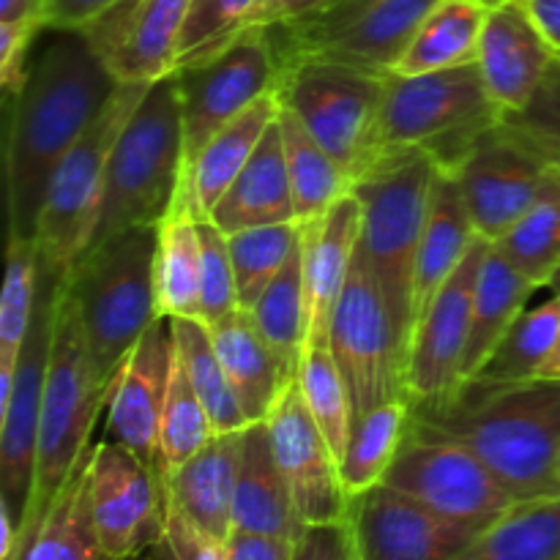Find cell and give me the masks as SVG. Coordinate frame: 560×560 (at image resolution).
Returning a JSON list of instances; mask_svg holds the SVG:
<instances>
[{
    "label": "cell",
    "mask_w": 560,
    "mask_h": 560,
    "mask_svg": "<svg viewBox=\"0 0 560 560\" xmlns=\"http://www.w3.org/2000/svg\"><path fill=\"white\" fill-rule=\"evenodd\" d=\"M293 539L252 530H233L224 541L228 560H293Z\"/></svg>",
    "instance_id": "51"
},
{
    "label": "cell",
    "mask_w": 560,
    "mask_h": 560,
    "mask_svg": "<svg viewBox=\"0 0 560 560\" xmlns=\"http://www.w3.org/2000/svg\"><path fill=\"white\" fill-rule=\"evenodd\" d=\"M279 96L277 91L262 96L260 102L252 104L246 113H241L233 124L224 126L217 137H211L200 156L195 159L191 170L186 173L180 195L175 200V208L189 211L195 219H208L217 202L222 200L224 191L230 189L241 170L255 156L257 145L268 135L279 115Z\"/></svg>",
    "instance_id": "25"
},
{
    "label": "cell",
    "mask_w": 560,
    "mask_h": 560,
    "mask_svg": "<svg viewBox=\"0 0 560 560\" xmlns=\"http://www.w3.org/2000/svg\"><path fill=\"white\" fill-rule=\"evenodd\" d=\"M386 80L388 74L381 71L301 58L279 66L277 96L342 164L353 184L383 151L377 124Z\"/></svg>",
    "instance_id": "8"
},
{
    "label": "cell",
    "mask_w": 560,
    "mask_h": 560,
    "mask_svg": "<svg viewBox=\"0 0 560 560\" xmlns=\"http://www.w3.org/2000/svg\"><path fill=\"white\" fill-rule=\"evenodd\" d=\"M277 126L282 137L290 186H293L295 217L299 222H310L326 213L345 195H350V178L342 164L312 137V131L284 104L279 107Z\"/></svg>",
    "instance_id": "33"
},
{
    "label": "cell",
    "mask_w": 560,
    "mask_h": 560,
    "mask_svg": "<svg viewBox=\"0 0 560 560\" xmlns=\"http://www.w3.org/2000/svg\"><path fill=\"white\" fill-rule=\"evenodd\" d=\"M91 452L85 454L71 479L60 490L44 517L42 528L33 534L14 560H113L98 541L96 523H93L91 492H88V465Z\"/></svg>",
    "instance_id": "34"
},
{
    "label": "cell",
    "mask_w": 560,
    "mask_h": 560,
    "mask_svg": "<svg viewBox=\"0 0 560 560\" xmlns=\"http://www.w3.org/2000/svg\"><path fill=\"white\" fill-rule=\"evenodd\" d=\"M184 184V120L175 77L153 82L109 153L102 206L85 252L135 228H159ZM82 252V255H85Z\"/></svg>",
    "instance_id": "5"
},
{
    "label": "cell",
    "mask_w": 560,
    "mask_h": 560,
    "mask_svg": "<svg viewBox=\"0 0 560 560\" xmlns=\"http://www.w3.org/2000/svg\"><path fill=\"white\" fill-rule=\"evenodd\" d=\"M9 107L5 191L9 235L36 241L47 186L60 159L102 115L120 85L82 31L44 27Z\"/></svg>",
    "instance_id": "1"
},
{
    "label": "cell",
    "mask_w": 560,
    "mask_h": 560,
    "mask_svg": "<svg viewBox=\"0 0 560 560\" xmlns=\"http://www.w3.org/2000/svg\"><path fill=\"white\" fill-rule=\"evenodd\" d=\"M550 293H552V295H560V271L556 273V277H552V282H550Z\"/></svg>",
    "instance_id": "58"
},
{
    "label": "cell",
    "mask_w": 560,
    "mask_h": 560,
    "mask_svg": "<svg viewBox=\"0 0 560 560\" xmlns=\"http://www.w3.org/2000/svg\"><path fill=\"white\" fill-rule=\"evenodd\" d=\"M501 118L476 63L416 77L388 74L377 137L381 148H421L438 170L454 173Z\"/></svg>",
    "instance_id": "7"
},
{
    "label": "cell",
    "mask_w": 560,
    "mask_h": 560,
    "mask_svg": "<svg viewBox=\"0 0 560 560\" xmlns=\"http://www.w3.org/2000/svg\"><path fill=\"white\" fill-rule=\"evenodd\" d=\"M156 310L167 320H202V238L200 219L173 208L159 224Z\"/></svg>",
    "instance_id": "32"
},
{
    "label": "cell",
    "mask_w": 560,
    "mask_h": 560,
    "mask_svg": "<svg viewBox=\"0 0 560 560\" xmlns=\"http://www.w3.org/2000/svg\"><path fill=\"white\" fill-rule=\"evenodd\" d=\"M120 0H47L44 11V27H66V31H82L93 20L113 9Z\"/></svg>",
    "instance_id": "52"
},
{
    "label": "cell",
    "mask_w": 560,
    "mask_h": 560,
    "mask_svg": "<svg viewBox=\"0 0 560 560\" xmlns=\"http://www.w3.org/2000/svg\"><path fill=\"white\" fill-rule=\"evenodd\" d=\"M361 202L345 195L326 213L301 222V268L306 293V348H328L334 312L359 255ZM304 348V350H306Z\"/></svg>",
    "instance_id": "23"
},
{
    "label": "cell",
    "mask_w": 560,
    "mask_h": 560,
    "mask_svg": "<svg viewBox=\"0 0 560 560\" xmlns=\"http://www.w3.org/2000/svg\"><path fill=\"white\" fill-rule=\"evenodd\" d=\"M523 3L547 44L560 55V0H523Z\"/></svg>",
    "instance_id": "54"
},
{
    "label": "cell",
    "mask_w": 560,
    "mask_h": 560,
    "mask_svg": "<svg viewBox=\"0 0 560 560\" xmlns=\"http://www.w3.org/2000/svg\"><path fill=\"white\" fill-rule=\"evenodd\" d=\"M438 0H375L334 25L282 22L268 27L279 66L301 58L359 66L392 74L410 38Z\"/></svg>",
    "instance_id": "15"
},
{
    "label": "cell",
    "mask_w": 560,
    "mask_h": 560,
    "mask_svg": "<svg viewBox=\"0 0 560 560\" xmlns=\"http://www.w3.org/2000/svg\"><path fill=\"white\" fill-rule=\"evenodd\" d=\"M173 560H228L224 541L213 539L197 528L178 506L167 498V517H164V541Z\"/></svg>",
    "instance_id": "49"
},
{
    "label": "cell",
    "mask_w": 560,
    "mask_h": 560,
    "mask_svg": "<svg viewBox=\"0 0 560 560\" xmlns=\"http://www.w3.org/2000/svg\"><path fill=\"white\" fill-rule=\"evenodd\" d=\"M410 424L463 443L517 503L560 495V381L468 377L410 405Z\"/></svg>",
    "instance_id": "2"
},
{
    "label": "cell",
    "mask_w": 560,
    "mask_h": 560,
    "mask_svg": "<svg viewBox=\"0 0 560 560\" xmlns=\"http://www.w3.org/2000/svg\"><path fill=\"white\" fill-rule=\"evenodd\" d=\"M252 320L271 348L279 370H282L284 386L295 383L301 355L306 348V293H304V268H301V241L282 271L277 273L266 293L252 306Z\"/></svg>",
    "instance_id": "35"
},
{
    "label": "cell",
    "mask_w": 560,
    "mask_h": 560,
    "mask_svg": "<svg viewBox=\"0 0 560 560\" xmlns=\"http://www.w3.org/2000/svg\"><path fill=\"white\" fill-rule=\"evenodd\" d=\"M452 175L476 233L492 244L541 197L560 189V173L514 137L503 118L474 142Z\"/></svg>",
    "instance_id": "13"
},
{
    "label": "cell",
    "mask_w": 560,
    "mask_h": 560,
    "mask_svg": "<svg viewBox=\"0 0 560 560\" xmlns=\"http://www.w3.org/2000/svg\"><path fill=\"white\" fill-rule=\"evenodd\" d=\"M189 0H120L82 27L120 85H153L178 66Z\"/></svg>",
    "instance_id": "20"
},
{
    "label": "cell",
    "mask_w": 560,
    "mask_h": 560,
    "mask_svg": "<svg viewBox=\"0 0 560 560\" xmlns=\"http://www.w3.org/2000/svg\"><path fill=\"white\" fill-rule=\"evenodd\" d=\"M503 124L541 162L560 173V55L552 60L545 82L528 102V107L520 109V113L503 115Z\"/></svg>",
    "instance_id": "46"
},
{
    "label": "cell",
    "mask_w": 560,
    "mask_h": 560,
    "mask_svg": "<svg viewBox=\"0 0 560 560\" xmlns=\"http://www.w3.org/2000/svg\"><path fill=\"white\" fill-rule=\"evenodd\" d=\"M492 241L476 238L454 277L424 312L408 353V399L427 402L452 392L463 381V359L470 337L474 293L479 268Z\"/></svg>",
    "instance_id": "19"
},
{
    "label": "cell",
    "mask_w": 560,
    "mask_h": 560,
    "mask_svg": "<svg viewBox=\"0 0 560 560\" xmlns=\"http://www.w3.org/2000/svg\"><path fill=\"white\" fill-rule=\"evenodd\" d=\"M539 377H556V381H560V334H558L556 350L550 353V359H547L545 370H541Z\"/></svg>",
    "instance_id": "57"
},
{
    "label": "cell",
    "mask_w": 560,
    "mask_h": 560,
    "mask_svg": "<svg viewBox=\"0 0 560 560\" xmlns=\"http://www.w3.org/2000/svg\"><path fill=\"white\" fill-rule=\"evenodd\" d=\"M381 485L416 498L454 523L479 530L490 528L517 506L506 487L470 448L416 430L413 424Z\"/></svg>",
    "instance_id": "12"
},
{
    "label": "cell",
    "mask_w": 560,
    "mask_h": 560,
    "mask_svg": "<svg viewBox=\"0 0 560 560\" xmlns=\"http://www.w3.org/2000/svg\"><path fill=\"white\" fill-rule=\"evenodd\" d=\"M159 228H135L85 252L63 277L98 386L113 392L115 375L159 317Z\"/></svg>",
    "instance_id": "4"
},
{
    "label": "cell",
    "mask_w": 560,
    "mask_h": 560,
    "mask_svg": "<svg viewBox=\"0 0 560 560\" xmlns=\"http://www.w3.org/2000/svg\"><path fill=\"white\" fill-rule=\"evenodd\" d=\"M299 241L301 222L268 224V228H252L228 235L241 310L249 312L257 304V299L266 293L268 284L290 260Z\"/></svg>",
    "instance_id": "43"
},
{
    "label": "cell",
    "mask_w": 560,
    "mask_h": 560,
    "mask_svg": "<svg viewBox=\"0 0 560 560\" xmlns=\"http://www.w3.org/2000/svg\"><path fill=\"white\" fill-rule=\"evenodd\" d=\"M173 366V323H153L115 375L109 394V441L135 452L159 470V427Z\"/></svg>",
    "instance_id": "21"
},
{
    "label": "cell",
    "mask_w": 560,
    "mask_h": 560,
    "mask_svg": "<svg viewBox=\"0 0 560 560\" xmlns=\"http://www.w3.org/2000/svg\"><path fill=\"white\" fill-rule=\"evenodd\" d=\"M151 85H118L107 107L60 159L47 186L36 228L38 262L44 273L63 279L88 249L102 206L104 178L115 140Z\"/></svg>",
    "instance_id": "9"
},
{
    "label": "cell",
    "mask_w": 560,
    "mask_h": 560,
    "mask_svg": "<svg viewBox=\"0 0 560 560\" xmlns=\"http://www.w3.org/2000/svg\"><path fill=\"white\" fill-rule=\"evenodd\" d=\"M326 3L328 0H257L246 27H271L282 25V22L304 20V16L317 14Z\"/></svg>",
    "instance_id": "53"
},
{
    "label": "cell",
    "mask_w": 560,
    "mask_h": 560,
    "mask_svg": "<svg viewBox=\"0 0 560 560\" xmlns=\"http://www.w3.org/2000/svg\"><path fill=\"white\" fill-rule=\"evenodd\" d=\"M293 560H359L350 525H304L295 539Z\"/></svg>",
    "instance_id": "50"
},
{
    "label": "cell",
    "mask_w": 560,
    "mask_h": 560,
    "mask_svg": "<svg viewBox=\"0 0 560 560\" xmlns=\"http://www.w3.org/2000/svg\"><path fill=\"white\" fill-rule=\"evenodd\" d=\"M208 334L249 424L266 421L277 397L288 386L271 348L252 320V312H230L224 320L208 326Z\"/></svg>",
    "instance_id": "29"
},
{
    "label": "cell",
    "mask_w": 560,
    "mask_h": 560,
    "mask_svg": "<svg viewBox=\"0 0 560 560\" xmlns=\"http://www.w3.org/2000/svg\"><path fill=\"white\" fill-rule=\"evenodd\" d=\"M266 421L301 523H348L350 495L339 476V459L312 421L295 383L279 394Z\"/></svg>",
    "instance_id": "18"
},
{
    "label": "cell",
    "mask_w": 560,
    "mask_h": 560,
    "mask_svg": "<svg viewBox=\"0 0 560 560\" xmlns=\"http://www.w3.org/2000/svg\"><path fill=\"white\" fill-rule=\"evenodd\" d=\"M47 0H0V22H42Z\"/></svg>",
    "instance_id": "56"
},
{
    "label": "cell",
    "mask_w": 560,
    "mask_h": 560,
    "mask_svg": "<svg viewBox=\"0 0 560 560\" xmlns=\"http://www.w3.org/2000/svg\"><path fill=\"white\" fill-rule=\"evenodd\" d=\"M490 9L485 0H438L392 74L416 77L476 63Z\"/></svg>",
    "instance_id": "31"
},
{
    "label": "cell",
    "mask_w": 560,
    "mask_h": 560,
    "mask_svg": "<svg viewBox=\"0 0 560 560\" xmlns=\"http://www.w3.org/2000/svg\"><path fill=\"white\" fill-rule=\"evenodd\" d=\"M241 430L213 435L195 457L164 479L170 501L213 539L233 534L235 476H238Z\"/></svg>",
    "instance_id": "27"
},
{
    "label": "cell",
    "mask_w": 560,
    "mask_h": 560,
    "mask_svg": "<svg viewBox=\"0 0 560 560\" xmlns=\"http://www.w3.org/2000/svg\"><path fill=\"white\" fill-rule=\"evenodd\" d=\"M93 523L113 560H131L164 541L167 492L159 470L115 441L93 446L88 465Z\"/></svg>",
    "instance_id": "16"
},
{
    "label": "cell",
    "mask_w": 560,
    "mask_h": 560,
    "mask_svg": "<svg viewBox=\"0 0 560 560\" xmlns=\"http://www.w3.org/2000/svg\"><path fill=\"white\" fill-rule=\"evenodd\" d=\"M184 120V178L202 148L241 113L277 91L279 60L268 27H246L217 55L173 71ZM184 186V184H180Z\"/></svg>",
    "instance_id": "11"
},
{
    "label": "cell",
    "mask_w": 560,
    "mask_h": 560,
    "mask_svg": "<svg viewBox=\"0 0 560 560\" xmlns=\"http://www.w3.org/2000/svg\"><path fill=\"white\" fill-rule=\"evenodd\" d=\"M213 432L211 419L202 408L200 397L191 388L178 350L173 342V366H170L167 397H164L162 427H159V476L167 479L189 457L206 446Z\"/></svg>",
    "instance_id": "41"
},
{
    "label": "cell",
    "mask_w": 560,
    "mask_h": 560,
    "mask_svg": "<svg viewBox=\"0 0 560 560\" xmlns=\"http://www.w3.org/2000/svg\"><path fill=\"white\" fill-rule=\"evenodd\" d=\"M255 5L257 0H189L175 69L217 55L224 44L246 31Z\"/></svg>",
    "instance_id": "45"
},
{
    "label": "cell",
    "mask_w": 560,
    "mask_h": 560,
    "mask_svg": "<svg viewBox=\"0 0 560 560\" xmlns=\"http://www.w3.org/2000/svg\"><path fill=\"white\" fill-rule=\"evenodd\" d=\"M348 525L359 560H457L481 534L388 485L350 498Z\"/></svg>",
    "instance_id": "17"
},
{
    "label": "cell",
    "mask_w": 560,
    "mask_h": 560,
    "mask_svg": "<svg viewBox=\"0 0 560 560\" xmlns=\"http://www.w3.org/2000/svg\"><path fill=\"white\" fill-rule=\"evenodd\" d=\"M370 3H375V0H328L317 14L304 16V20H295V22H301V25H317V27L334 25V22H342L348 20V16H353L355 11L366 9Z\"/></svg>",
    "instance_id": "55"
},
{
    "label": "cell",
    "mask_w": 560,
    "mask_h": 560,
    "mask_svg": "<svg viewBox=\"0 0 560 560\" xmlns=\"http://www.w3.org/2000/svg\"><path fill=\"white\" fill-rule=\"evenodd\" d=\"M42 31V22H0V85L5 102H11L20 91L33 44Z\"/></svg>",
    "instance_id": "48"
},
{
    "label": "cell",
    "mask_w": 560,
    "mask_h": 560,
    "mask_svg": "<svg viewBox=\"0 0 560 560\" xmlns=\"http://www.w3.org/2000/svg\"><path fill=\"white\" fill-rule=\"evenodd\" d=\"M63 279L38 273V301L31 334L16 361L14 386L9 399L0 405V501L11 509L20 530L33 490L38 452V427H42L44 386L52 350V312L55 295Z\"/></svg>",
    "instance_id": "14"
},
{
    "label": "cell",
    "mask_w": 560,
    "mask_h": 560,
    "mask_svg": "<svg viewBox=\"0 0 560 560\" xmlns=\"http://www.w3.org/2000/svg\"><path fill=\"white\" fill-rule=\"evenodd\" d=\"M328 350L350 394L353 427L370 410L408 399V339L361 252L339 295Z\"/></svg>",
    "instance_id": "10"
},
{
    "label": "cell",
    "mask_w": 560,
    "mask_h": 560,
    "mask_svg": "<svg viewBox=\"0 0 560 560\" xmlns=\"http://www.w3.org/2000/svg\"><path fill=\"white\" fill-rule=\"evenodd\" d=\"M38 273L42 262H38L36 241L9 235L3 295H0V405L9 399L14 386L16 361L36 315Z\"/></svg>",
    "instance_id": "36"
},
{
    "label": "cell",
    "mask_w": 560,
    "mask_h": 560,
    "mask_svg": "<svg viewBox=\"0 0 560 560\" xmlns=\"http://www.w3.org/2000/svg\"><path fill=\"white\" fill-rule=\"evenodd\" d=\"M476 238L479 233H476L457 178L446 170H438L435 184H432L430 213H427L424 233H421L419 252H416L413 331L435 295L443 290V284L454 277Z\"/></svg>",
    "instance_id": "26"
},
{
    "label": "cell",
    "mask_w": 560,
    "mask_h": 560,
    "mask_svg": "<svg viewBox=\"0 0 560 560\" xmlns=\"http://www.w3.org/2000/svg\"><path fill=\"white\" fill-rule=\"evenodd\" d=\"M556 58L558 52L534 25L523 0H501L492 5L481 31L476 66L492 104L503 115L528 107Z\"/></svg>",
    "instance_id": "22"
},
{
    "label": "cell",
    "mask_w": 560,
    "mask_h": 560,
    "mask_svg": "<svg viewBox=\"0 0 560 560\" xmlns=\"http://www.w3.org/2000/svg\"><path fill=\"white\" fill-rule=\"evenodd\" d=\"M457 560H560V495L517 503Z\"/></svg>",
    "instance_id": "37"
},
{
    "label": "cell",
    "mask_w": 560,
    "mask_h": 560,
    "mask_svg": "<svg viewBox=\"0 0 560 560\" xmlns=\"http://www.w3.org/2000/svg\"><path fill=\"white\" fill-rule=\"evenodd\" d=\"M109 394L113 392L98 386L96 375H93L74 301H71L66 284L60 282L52 312V350H49L42 427H38L36 474H33L25 517L16 530L14 558L42 528L44 517L58 501L66 481L93 448V427H96L98 413L109 405Z\"/></svg>",
    "instance_id": "3"
},
{
    "label": "cell",
    "mask_w": 560,
    "mask_h": 560,
    "mask_svg": "<svg viewBox=\"0 0 560 560\" xmlns=\"http://www.w3.org/2000/svg\"><path fill=\"white\" fill-rule=\"evenodd\" d=\"M495 246L536 290L550 288L560 271V189L525 211Z\"/></svg>",
    "instance_id": "42"
},
{
    "label": "cell",
    "mask_w": 560,
    "mask_h": 560,
    "mask_svg": "<svg viewBox=\"0 0 560 560\" xmlns=\"http://www.w3.org/2000/svg\"><path fill=\"white\" fill-rule=\"evenodd\" d=\"M410 430V399H392L355 421L339 476L348 495L381 485Z\"/></svg>",
    "instance_id": "38"
},
{
    "label": "cell",
    "mask_w": 560,
    "mask_h": 560,
    "mask_svg": "<svg viewBox=\"0 0 560 560\" xmlns=\"http://www.w3.org/2000/svg\"><path fill=\"white\" fill-rule=\"evenodd\" d=\"M438 164L421 148H383L350 191L361 202L359 252L377 277L394 320L413 339L416 252L430 213Z\"/></svg>",
    "instance_id": "6"
},
{
    "label": "cell",
    "mask_w": 560,
    "mask_h": 560,
    "mask_svg": "<svg viewBox=\"0 0 560 560\" xmlns=\"http://www.w3.org/2000/svg\"><path fill=\"white\" fill-rule=\"evenodd\" d=\"M202 238V323L224 320L230 312L241 310L235 293V271L230 257L228 233L217 228L211 219H200Z\"/></svg>",
    "instance_id": "47"
},
{
    "label": "cell",
    "mask_w": 560,
    "mask_h": 560,
    "mask_svg": "<svg viewBox=\"0 0 560 560\" xmlns=\"http://www.w3.org/2000/svg\"><path fill=\"white\" fill-rule=\"evenodd\" d=\"M208 219L228 235L252 228H268V224L299 222L277 124L268 129L255 156L230 184Z\"/></svg>",
    "instance_id": "28"
},
{
    "label": "cell",
    "mask_w": 560,
    "mask_h": 560,
    "mask_svg": "<svg viewBox=\"0 0 560 560\" xmlns=\"http://www.w3.org/2000/svg\"><path fill=\"white\" fill-rule=\"evenodd\" d=\"M233 530L299 539V520L288 479L277 463L268 421H252L241 430L238 476H235Z\"/></svg>",
    "instance_id": "24"
},
{
    "label": "cell",
    "mask_w": 560,
    "mask_h": 560,
    "mask_svg": "<svg viewBox=\"0 0 560 560\" xmlns=\"http://www.w3.org/2000/svg\"><path fill=\"white\" fill-rule=\"evenodd\" d=\"M485 3H490V5H495V3H501V0H485Z\"/></svg>",
    "instance_id": "59"
},
{
    "label": "cell",
    "mask_w": 560,
    "mask_h": 560,
    "mask_svg": "<svg viewBox=\"0 0 560 560\" xmlns=\"http://www.w3.org/2000/svg\"><path fill=\"white\" fill-rule=\"evenodd\" d=\"M295 386H299L312 421L317 424L320 435L326 438L328 448L342 463L350 435H353V405H350V394L345 388L331 350L306 348L304 355H301Z\"/></svg>",
    "instance_id": "40"
},
{
    "label": "cell",
    "mask_w": 560,
    "mask_h": 560,
    "mask_svg": "<svg viewBox=\"0 0 560 560\" xmlns=\"http://www.w3.org/2000/svg\"><path fill=\"white\" fill-rule=\"evenodd\" d=\"M560 334V295H552L547 304L536 306L520 315V320L509 328L503 342L487 361L481 377L490 381H530L539 377L547 359L556 350Z\"/></svg>",
    "instance_id": "44"
},
{
    "label": "cell",
    "mask_w": 560,
    "mask_h": 560,
    "mask_svg": "<svg viewBox=\"0 0 560 560\" xmlns=\"http://www.w3.org/2000/svg\"><path fill=\"white\" fill-rule=\"evenodd\" d=\"M534 293V284L492 244L479 268V279H476L470 337L463 359V381L476 377L485 370L487 361L492 359L509 328L520 320Z\"/></svg>",
    "instance_id": "30"
},
{
    "label": "cell",
    "mask_w": 560,
    "mask_h": 560,
    "mask_svg": "<svg viewBox=\"0 0 560 560\" xmlns=\"http://www.w3.org/2000/svg\"><path fill=\"white\" fill-rule=\"evenodd\" d=\"M173 323V342L178 350L184 370L189 375L191 388L200 397L202 408H206L208 419H211L213 432H238L249 424L244 408H241L238 397H235L233 386H230L224 366L219 361L217 350H213L211 334L202 320H186L178 317Z\"/></svg>",
    "instance_id": "39"
}]
</instances>
